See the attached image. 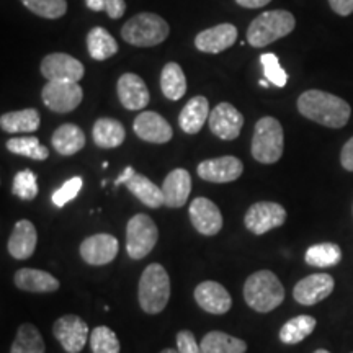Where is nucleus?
I'll return each mask as SVG.
<instances>
[{
    "mask_svg": "<svg viewBox=\"0 0 353 353\" xmlns=\"http://www.w3.org/2000/svg\"><path fill=\"white\" fill-rule=\"evenodd\" d=\"M298 110L307 120L327 128H343L350 120L352 108L341 97L324 90H306L299 95Z\"/></svg>",
    "mask_w": 353,
    "mask_h": 353,
    "instance_id": "f257e3e1",
    "label": "nucleus"
},
{
    "mask_svg": "<svg viewBox=\"0 0 353 353\" xmlns=\"http://www.w3.org/2000/svg\"><path fill=\"white\" fill-rule=\"evenodd\" d=\"M245 303L257 312H270L283 303L285 288L270 270H260L247 278L244 285Z\"/></svg>",
    "mask_w": 353,
    "mask_h": 353,
    "instance_id": "f03ea898",
    "label": "nucleus"
},
{
    "mask_svg": "<svg viewBox=\"0 0 353 353\" xmlns=\"http://www.w3.org/2000/svg\"><path fill=\"white\" fill-rule=\"evenodd\" d=\"M139 304L148 314H159L169 303L170 278L162 265L151 263L143 272L138 290Z\"/></svg>",
    "mask_w": 353,
    "mask_h": 353,
    "instance_id": "7ed1b4c3",
    "label": "nucleus"
},
{
    "mask_svg": "<svg viewBox=\"0 0 353 353\" xmlns=\"http://www.w3.org/2000/svg\"><path fill=\"white\" fill-rule=\"evenodd\" d=\"M296 26V20L286 10H270L259 15L249 30H247V43L254 48H263L276 39L290 34Z\"/></svg>",
    "mask_w": 353,
    "mask_h": 353,
    "instance_id": "20e7f679",
    "label": "nucleus"
},
{
    "mask_svg": "<svg viewBox=\"0 0 353 353\" xmlns=\"http://www.w3.org/2000/svg\"><path fill=\"white\" fill-rule=\"evenodd\" d=\"M121 37L132 46L151 48L165 41L169 37V25L156 13H139L126 21L121 28Z\"/></svg>",
    "mask_w": 353,
    "mask_h": 353,
    "instance_id": "39448f33",
    "label": "nucleus"
},
{
    "mask_svg": "<svg viewBox=\"0 0 353 353\" xmlns=\"http://www.w3.org/2000/svg\"><path fill=\"white\" fill-rule=\"evenodd\" d=\"M283 128L273 117H263L254 128L252 156L260 164H275L283 154Z\"/></svg>",
    "mask_w": 353,
    "mask_h": 353,
    "instance_id": "423d86ee",
    "label": "nucleus"
},
{
    "mask_svg": "<svg viewBox=\"0 0 353 353\" xmlns=\"http://www.w3.org/2000/svg\"><path fill=\"white\" fill-rule=\"evenodd\" d=\"M157 239L159 229L148 214L132 216L126 226V250L132 260H141L151 254Z\"/></svg>",
    "mask_w": 353,
    "mask_h": 353,
    "instance_id": "0eeeda50",
    "label": "nucleus"
},
{
    "mask_svg": "<svg viewBox=\"0 0 353 353\" xmlns=\"http://www.w3.org/2000/svg\"><path fill=\"white\" fill-rule=\"evenodd\" d=\"M41 95L44 105L56 113L72 112L82 103L83 99L79 82H48Z\"/></svg>",
    "mask_w": 353,
    "mask_h": 353,
    "instance_id": "6e6552de",
    "label": "nucleus"
},
{
    "mask_svg": "<svg viewBox=\"0 0 353 353\" xmlns=\"http://www.w3.org/2000/svg\"><path fill=\"white\" fill-rule=\"evenodd\" d=\"M286 221V210L281 205L273 201H259L245 213L244 224L255 236L272 231V229L283 226Z\"/></svg>",
    "mask_w": 353,
    "mask_h": 353,
    "instance_id": "1a4fd4ad",
    "label": "nucleus"
},
{
    "mask_svg": "<svg viewBox=\"0 0 353 353\" xmlns=\"http://www.w3.org/2000/svg\"><path fill=\"white\" fill-rule=\"evenodd\" d=\"M83 64L65 52L48 54L41 63V74L48 82H79L83 77Z\"/></svg>",
    "mask_w": 353,
    "mask_h": 353,
    "instance_id": "9d476101",
    "label": "nucleus"
},
{
    "mask_svg": "<svg viewBox=\"0 0 353 353\" xmlns=\"http://www.w3.org/2000/svg\"><path fill=\"white\" fill-rule=\"evenodd\" d=\"M52 330L54 337L68 353H79L88 341V325L76 314L59 317Z\"/></svg>",
    "mask_w": 353,
    "mask_h": 353,
    "instance_id": "9b49d317",
    "label": "nucleus"
},
{
    "mask_svg": "<svg viewBox=\"0 0 353 353\" xmlns=\"http://www.w3.org/2000/svg\"><path fill=\"white\" fill-rule=\"evenodd\" d=\"M210 130L219 139L232 141L241 134L242 126H244V117L237 108L231 103L223 101L216 105V108L210 113Z\"/></svg>",
    "mask_w": 353,
    "mask_h": 353,
    "instance_id": "f8f14e48",
    "label": "nucleus"
},
{
    "mask_svg": "<svg viewBox=\"0 0 353 353\" xmlns=\"http://www.w3.org/2000/svg\"><path fill=\"white\" fill-rule=\"evenodd\" d=\"M244 172V165L237 157L224 156L208 159L198 165V175L211 183H229L237 180Z\"/></svg>",
    "mask_w": 353,
    "mask_h": 353,
    "instance_id": "ddd939ff",
    "label": "nucleus"
},
{
    "mask_svg": "<svg viewBox=\"0 0 353 353\" xmlns=\"http://www.w3.org/2000/svg\"><path fill=\"white\" fill-rule=\"evenodd\" d=\"M335 281L329 273H314L303 278L294 286L293 296L303 306H312L325 299L334 291Z\"/></svg>",
    "mask_w": 353,
    "mask_h": 353,
    "instance_id": "4468645a",
    "label": "nucleus"
},
{
    "mask_svg": "<svg viewBox=\"0 0 353 353\" xmlns=\"http://www.w3.org/2000/svg\"><path fill=\"white\" fill-rule=\"evenodd\" d=\"M190 219L193 228L203 236H216L223 229V214L208 198H195L190 205Z\"/></svg>",
    "mask_w": 353,
    "mask_h": 353,
    "instance_id": "2eb2a0df",
    "label": "nucleus"
},
{
    "mask_svg": "<svg viewBox=\"0 0 353 353\" xmlns=\"http://www.w3.org/2000/svg\"><path fill=\"white\" fill-rule=\"evenodd\" d=\"M132 130H134L139 139L154 144L169 143L172 136H174L169 121L156 112H143L138 114L134 125H132Z\"/></svg>",
    "mask_w": 353,
    "mask_h": 353,
    "instance_id": "dca6fc26",
    "label": "nucleus"
},
{
    "mask_svg": "<svg viewBox=\"0 0 353 353\" xmlns=\"http://www.w3.org/2000/svg\"><path fill=\"white\" fill-rule=\"evenodd\" d=\"M120 250L118 239L112 234H95L87 237L81 245V255L88 265H107L114 260Z\"/></svg>",
    "mask_w": 353,
    "mask_h": 353,
    "instance_id": "f3484780",
    "label": "nucleus"
},
{
    "mask_svg": "<svg viewBox=\"0 0 353 353\" xmlns=\"http://www.w3.org/2000/svg\"><path fill=\"white\" fill-rule=\"evenodd\" d=\"M237 39V28L231 23H221L213 28L203 30L201 33L196 34L195 46L198 51L211 52V54H218V52L226 51L231 48Z\"/></svg>",
    "mask_w": 353,
    "mask_h": 353,
    "instance_id": "a211bd4d",
    "label": "nucleus"
},
{
    "mask_svg": "<svg viewBox=\"0 0 353 353\" xmlns=\"http://www.w3.org/2000/svg\"><path fill=\"white\" fill-rule=\"evenodd\" d=\"M195 299L198 306L210 314H226L232 306V299L228 290L216 281H203L196 286Z\"/></svg>",
    "mask_w": 353,
    "mask_h": 353,
    "instance_id": "6ab92c4d",
    "label": "nucleus"
},
{
    "mask_svg": "<svg viewBox=\"0 0 353 353\" xmlns=\"http://www.w3.org/2000/svg\"><path fill=\"white\" fill-rule=\"evenodd\" d=\"M118 97L126 110L138 112L149 103V90L145 82L136 74H123L118 81Z\"/></svg>",
    "mask_w": 353,
    "mask_h": 353,
    "instance_id": "aec40b11",
    "label": "nucleus"
},
{
    "mask_svg": "<svg viewBox=\"0 0 353 353\" xmlns=\"http://www.w3.org/2000/svg\"><path fill=\"white\" fill-rule=\"evenodd\" d=\"M162 192H164L165 206H169V208H182L188 200L190 192H192V176L185 169L172 170L165 176Z\"/></svg>",
    "mask_w": 353,
    "mask_h": 353,
    "instance_id": "412c9836",
    "label": "nucleus"
},
{
    "mask_svg": "<svg viewBox=\"0 0 353 353\" xmlns=\"http://www.w3.org/2000/svg\"><path fill=\"white\" fill-rule=\"evenodd\" d=\"M37 229L28 219H21L13 228L10 239H8V252L13 259L26 260L34 254L37 249Z\"/></svg>",
    "mask_w": 353,
    "mask_h": 353,
    "instance_id": "4be33fe9",
    "label": "nucleus"
},
{
    "mask_svg": "<svg viewBox=\"0 0 353 353\" xmlns=\"http://www.w3.org/2000/svg\"><path fill=\"white\" fill-rule=\"evenodd\" d=\"M210 118V103L208 99L203 95L193 97L185 105L179 117V125L187 134H196L201 130L205 121Z\"/></svg>",
    "mask_w": 353,
    "mask_h": 353,
    "instance_id": "5701e85b",
    "label": "nucleus"
},
{
    "mask_svg": "<svg viewBox=\"0 0 353 353\" xmlns=\"http://www.w3.org/2000/svg\"><path fill=\"white\" fill-rule=\"evenodd\" d=\"M15 285L30 293H52L59 288V281L51 273L34 268H20L15 273Z\"/></svg>",
    "mask_w": 353,
    "mask_h": 353,
    "instance_id": "b1692460",
    "label": "nucleus"
},
{
    "mask_svg": "<svg viewBox=\"0 0 353 353\" xmlns=\"http://www.w3.org/2000/svg\"><path fill=\"white\" fill-rule=\"evenodd\" d=\"M125 185L132 195L138 198L143 205L149 206V208L156 210V208H161L162 205H165L164 192H162V188H159L156 183L148 179V176L134 174Z\"/></svg>",
    "mask_w": 353,
    "mask_h": 353,
    "instance_id": "393cba45",
    "label": "nucleus"
},
{
    "mask_svg": "<svg viewBox=\"0 0 353 353\" xmlns=\"http://www.w3.org/2000/svg\"><path fill=\"white\" fill-rule=\"evenodd\" d=\"M52 148L56 149L61 156H72L83 149L85 145V134L81 128L68 123V125L59 126L52 134Z\"/></svg>",
    "mask_w": 353,
    "mask_h": 353,
    "instance_id": "a878e982",
    "label": "nucleus"
},
{
    "mask_svg": "<svg viewBox=\"0 0 353 353\" xmlns=\"http://www.w3.org/2000/svg\"><path fill=\"white\" fill-rule=\"evenodd\" d=\"M125 126L113 118H100L94 125V141L101 149H113L125 143Z\"/></svg>",
    "mask_w": 353,
    "mask_h": 353,
    "instance_id": "bb28decb",
    "label": "nucleus"
},
{
    "mask_svg": "<svg viewBox=\"0 0 353 353\" xmlns=\"http://www.w3.org/2000/svg\"><path fill=\"white\" fill-rule=\"evenodd\" d=\"M88 54L95 61H105L118 52V43L107 30L95 26L87 34Z\"/></svg>",
    "mask_w": 353,
    "mask_h": 353,
    "instance_id": "cd10ccee",
    "label": "nucleus"
},
{
    "mask_svg": "<svg viewBox=\"0 0 353 353\" xmlns=\"http://www.w3.org/2000/svg\"><path fill=\"white\" fill-rule=\"evenodd\" d=\"M39 123H41V118H39L38 110L34 108L10 112L0 118V126L7 132H33L39 128Z\"/></svg>",
    "mask_w": 353,
    "mask_h": 353,
    "instance_id": "c85d7f7f",
    "label": "nucleus"
},
{
    "mask_svg": "<svg viewBox=\"0 0 353 353\" xmlns=\"http://www.w3.org/2000/svg\"><path fill=\"white\" fill-rule=\"evenodd\" d=\"M161 88L164 92L165 99L172 101L180 100L187 94V79L182 68L176 63H169L164 65L161 76Z\"/></svg>",
    "mask_w": 353,
    "mask_h": 353,
    "instance_id": "c756f323",
    "label": "nucleus"
},
{
    "mask_svg": "<svg viewBox=\"0 0 353 353\" xmlns=\"http://www.w3.org/2000/svg\"><path fill=\"white\" fill-rule=\"evenodd\" d=\"M201 350L203 353H245L247 345L241 339L213 330L203 339Z\"/></svg>",
    "mask_w": 353,
    "mask_h": 353,
    "instance_id": "7c9ffc66",
    "label": "nucleus"
},
{
    "mask_svg": "<svg viewBox=\"0 0 353 353\" xmlns=\"http://www.w3.org/2000/svg\"><path fill=\"white\" fill-rule=\"evenodd\" d=\"M306 263L311 267L317 268H327L334 267L342 260V249L332 242H322V244L311 245L306 250Z\"/></svg>",
    "mask_w": 353,
    "mask_h": 353,
    "instance_id": "2f4dec72",
    "label": "nucleus"
},
{
    "mask_svg": "<svg viewBox=\"0 0 353 353\" xmlns=\"http://www.w3.org/2000/svg\"><path fill=\"white\" fill-rule=\"evenodd\" d=\"M316 329V319L311 316H298L290 319L280 330V341L286 345L303 342Z\"/></svg>",
    "mask_w": 353,
    "mask_h": 353,
    "instance_id": "473e14b6",
    "label": "nucleus"
},
{
    "mask_svg": "<svg viewBox=\"0 0 353 353\" xmlns=\"http://www.w3.org/2000/svg\"><path fill=\"white\" fill-rule=\"evenodd\" d=\"M10 353H44V342L39 330L32 324L20 325Z\"/></svg>",
    "mask_w": 353,
    "mask_h": 353,
    "instance_id": "72a5a7b5",
    "label": "nucleus"
},
{
    "mask_svg": "<svg viewBox=\"0 0 353 353\" xmlns=\"http://www.w3.org/2000/svg\"><path fill=\"white\" fill-rule=\"evenodd\" d=\"M7 149L12 154H17V156L30 157L34 159V161H44V159H48V156H50V151L34 136L12 138L10 141H7Z\"/></svg>",
    "mask_w": 353,
    "mask_h": 353,
    "instance_id": "f704fd0d",
    "label": "nucleus"
},
{
    "mask_svg": "<svg viewBox=\"0 0 353 353\" xmlns=\"http://www.w3.org/2000/svg\"><path fill=\"white\" fill-rule=\"evenodd\" d=\"M21 3L30 12H33L34 15L50 20L61 19L68 12V2L65 0H21Z\"/></svg>",
    "mask_w": 353,
    "mask_h": 353,
    "instance_id": "c9c22d12",
    "label": "nucleus"
},
{
    "mask_svg": "<svg viewBox=\"0 0 353 353\" xmlns=\"http://www.w3.org/2000/svg\"><path fill=\"white\" fill-rule=\"evenodd\" d=\"M88 342L94 353H120V341L107 325H100L92 330Z\"/></svg>",
    "mask_w": 353,
    "mask_h": 353,
    "instance_id": "e433bc0d",
    "label": "nucleus"
},
{
    "mask_svg": "<svg viewBox=\"0 0 353 353\" xmlns=\"http://www.w3.org/2000/svg\"><path fill=\"white\" fill-rule=\"evenodd\" d=\"M13 195L19 196L20 200H33L38 195V183H37V174L33 170H21L15 175L12 185Z\"/></svg>",
    "mask_w": 353,
    "mask_h": 353,
    "instance_id": "4c0bfd02",
    "label": "nucleus"
},
{
    "mask_svg": "<svg viewBox=\"0 0 353 353\" xmlns=\"http://www.w3.org/2000/svg\"><path fill=\"white\" fill-rule=\"evenodd\" d=\"M260 64H262L265 79H267L268 82L280 88L286 85V82H288V74H286L285 69L281 68L280 61H278V57L275 54L265 52V54L260 56Z\"/></svg>",
    "mask_w": 353,
    "mask_h": 353,
    "instance_id": "58836bf2",
    "label": "nucleus"
},
{
    "mask_svg": "<svg viewBox=\"0 0 353 353\" xmlns=\"http://www.w3.org/2000/svg\"><path fill=\"white\" fill-rule=\"evenodd\" d=\"M82 183L83 182H82L81 176L69 179L68 182L63 185V187L52 193V203H54L56 206H59V208H63L64 205H68L69 201H72L74 198L79 195V192L82 190Z\"/></svg>",
    "mask_w": 353,
    "mask_h": 353,
    "instance_id": "ea45409f",
    "label": "nucleus"
},
{
    "mask_svg": "<svg viewBox=\"0 0 353 353\" xmlns=\"http://www.w3.org/2000/svg\"><path fill=\"white\" fill-rule=\"evenodd\" d=\"M176 352L179 353H203L201 345H198L195 335L190 330H182L176 335Z\"/></svg>",
    "mask_w": 353,
    "mask_h": 353,
    "instance_id": "a19ab883",
    "label": "nucleus"
},
{
    "mask_svg": "<svg viewBox=\"0 0 353 353\" xmlns=\"http://www.w3.org/2000/svg\"><path fill=\"white\" fill-rule=\"evenodd\" d=\"M126 2L125 0H105V12L108 13L110 19L118 20L125 15Z\"/></svg>",
    "mask_w": 353,
    "mask_h": 353,
    "instance_id": "79ce46f5",
    "label": "nucleus"
},
{
    "mask_svg": "<svg viewBox=\"0 0 353 353\" xmlns=\"http://www.w3.org/2000/svg\"><path fill=\"white\" fill-rule=\"evenodd\" d=\"M329 6L341 17H348L353 13V0H329Z\"/></svg>",
    "mask_w": 353,
    "mask_h": 353,
    "instance_id": "37998d69",
    "label": "nucleus"
},
{
    "mask_svg": "<svg viewBox=\"0 0 353 353\" xmlns=\"http://www.w3.org/2000/svg\"><path fill=\"white\" fill-rule=\"evenodd\" d=\"M341 162H342L343 169L348 172H353V138L348 139L345 145L342 148Z\"/></svg>",
    "mask_w": 353,
    "mask_h": 353,
    "instance_id": "c03bdc74",
    "label": "nucleus"
},
{
    "mask_svg": "<svg viewBox=\"0 0 353 353\" xmlns=\"http://www.w3.org/2000/svg\"><path fill=\"white\" fill-rule=\"evenodd\" d=\"M244 8H262L272 2V0H236Z\"/></svg>",
    "mask_w": 353,
    "mask_h": 353,
    "instance_id": "a18cd8bd",
    "label": "nucleus"
},
{
    "mask_svg": "<svg viewBox=\"0 0 353 353\" xmlns=\"http://www.w3.org/2000/svg\"><path fill=\"white\" fill-rule=\"evenodd\" d=\"M134 174H136V172H134V169H132V167H126V169L123 170V174L118 176L117 180H114V187H120V185L126 183L128 180H130Z\"/></svg>",
    "mask_w": 353,
    "mask_h": 353,
    "instance_id": "49530a36",
    "label": "nucleus"
},
{
    "mask_svg": "<svg viewBox=\"0 0 353 353\" xmlns=\"http://www.w3.org/2000/svg\"><path fill=\"white\" fill-rule=\"evenodd\" d=\"M87 7L94 12L105 10V0H85Z\"/></svg>",
    "mask_w": 353,
    "mask_h": 353,
    "instance_id": "de8ad7c7",
    "label": "nucleus"
},
{
    "mask_svg": "<svg viewBox=\"0 0 353 353\" xmlns=\"http://www.w3.org/2000/svg\"><path fill=\"white\" fill-rule=\"evenodd\" d=\"M259 83H260V87H268V83H270V82H268L267 79H262V81H260Z\"/></svg>",
    "mask_w": 353,
    "mask_h": 353,
    "instance_id": "09e8293b",
    "label": "nucleus"
},
{
    "mask_svg": "<svg viewBox=\"0 0 353 353\" xmlns=\"http://www.w3.org/2000/svg\"><path fill=\"white\" fill-rule=\"evenodd\" d=\"M161 353H179V352L174 350V348H165V350H162Z\"/></svg>",
    "mask_w": 353,
    "mask_h": 353,
    "instance_id": "8fccbe9b",
    "label": "nucleus"
},
{
    "mask_svg": "<svg viewBox=\"0 0 353 353\" xmlns=\"http://www.w3.org/2000/svg\"><path fill=\"white\" fill-rule=\"evenodd\" d=\"M314 353H330V352H327V350H322V348H321V350H316Z\"/></svg>",
    "mask_w": 353,
    "mask_h": 353,
    "instance_id": "3c124183",
    "label": "nucleus"
},
{
    "mask_svg": "<svg viewBox=\"0 0 353 353\" xmlns=\"http://www.w3.org/2000/svg\"><path fill=\"white\" fill-rule=\"evenodd\" d=\"M352 353H353V352H352Z\"/></svg>",
    "mask_w": 353,
    "mask_h": 353,
    "instance_id": "603ef678",
    "label": "nucleus"
}]
</instances>
